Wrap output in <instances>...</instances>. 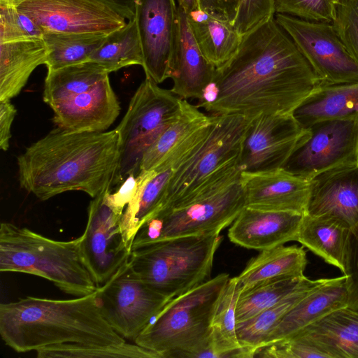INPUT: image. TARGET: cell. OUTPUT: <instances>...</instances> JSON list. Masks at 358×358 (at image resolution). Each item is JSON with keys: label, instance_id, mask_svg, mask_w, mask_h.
Instances as JSON below:
<instances>
[{"label": "cell", "instance_id": "cell-8", "mask_svg": "<svg viewBox=\"0 0 358 358\" xmlns=\"http://www.w3.org/2000/svg\"><path fill=\"white\" fill-rule=\"evenodd\" d=\"M244 207L239 179L185 199L147 220L136 234L131 250L172 238L220 234Z\"/></svg>", "mask_w": 358, "mask_h": 358}, {"label": "cell", "instance_id": "cell-36", "mask_svg": "<svg viewBox=\"0 0 358 358\" xmlns=\"http://www.w3.org/2000/svg\"><path fill=\"white\" fill-rule=\"evenodd\" d=\"M36 352L38 358H161L153 351L127 341L108 345L64 343Z\"/></svg>", "mask_w": 358, "mask_h": 358}, {"label": "cell", "instance_id": "cell-43", "mask_svg": "<svg viewBox=\"0 0 358 358\" xmlns=\"http://www.w3.org/2000/svg\"><path fill=\"white\" fill-rule=\"evenodd\" d=\"M138 183L137 176L130 175L120 185L115 192H111V190L109 192V202L116 211L123 213L124 208L136 194Z\"/></svg>", "mask_w": 358, "mask_h": 358}, {"label": "cell", "instance_id": "cell-41", "mask_svg": "<svg viewBox=\"0 0 358 358\" xmlns=\"http://www.w3.org/2000/svg\"><path fill=\"white\" fill-rule=\"evenodd\" d=\"M275 14V0H238L233 24L244 36L273 17Z\"/></svg>", "mask_w": 358, "mask_h": 358}, {"label": "cell", "instance_id": "cell-19", "mask_svg": "<svg viewBox=\"0 0 358 358\" xmlns=\"http://www.w3.org/2000/svg\"><path fill=\"white\" fill-rule=\"evenodd\" d=\"M50 107L57 127L71 131H104L120 112V103L109 78L92 90Z\"/></svg>", "mask_w": 358, "mask_h": 358}, {"label": "cell", "instance_id": "cell-20", "mask_svg": "<svg viewBox=\"0 0 358 358\" xmlns=\"http://www.w3.org/2000/svg\"><path fill=\"white\" fill-rule=\"evenodd\" d=\"M303 215L244 207L228 231L241 247L264 250L296 241Z\"/></svg>", "mask_w": 358, "mask_h": 358}, {"label": "cell", "instance_id": "cell-25", "mask_svg": "<svg viewBox=\"0 0 358 358\" xmlns=\"http://www.w3.org/2000/svg\"><path fill=\"white\" fill-rule=\"evenodd\" d=\"M358 113V82L319 84L294 110L292 115L303 129L320 121Z\"/></svg>", "mask_w": 358, "mask_h": 358}, {"label": "cell", "instance_id": "cell-38", "mask_svg": "<svg viewBox=\"0 0 358 358\" xmlns=\"http://www.w3.org/2000/svg\"><path fill=\"white\" fill-rule=\"evenodd\" d=\"M331 23L348 52L358 63V0H335Z\"/></svg>", "mask_w": 358, "mask_h": 358}, {"label": "cell", "instance_id": "cell-34", "mask_svg": "<svg viewBox=\"0 0 358 358\" xmlns=\"http://www.w3.org/2000/svg\"><path fill=\"white\" fill-rule=\"evenodd\" d=\"M87 61L96 62L108 73L131 65L143 64L141 43L135 17L109 34Z\"/></svg>", "mask_w": 358, "mask_h": 358}, {"label": "cell", "instance_id": "cell-2", "mask_svg": "<svg viewBox=\"0 0 358 358\" xmlns=\"http://www.w3.org/2000/svg\"><path fill=\"white\" fill-rule=\"evenodd\" d=\"M120 147L116 129L90 132L57 127L17 157L20 187L43 201L69 191L94 198L113 185Z\"/></svg>", "mask_w": 358, "mask_h": 358}, {"label": "cell", "instance_id": "cell-15", "mask_svg": "<svg viewBox=\"0 0 358 358\" xmlns=\"http://www.w3.org/2000/svg\"><path fill=\"white\" fill-rule=\"evenodd\" d=\"M135 20L145 77L160 84L170 78L173 69L178 24L176 0H136Z\"/></svg>", "mask_w": 358, "mask_h": 358}, {"label": "cell", "instance_id": "cell-3", "mask_svg": "<svg viewBox=\"0 0 358 358\" xmlns=\"http://www.w3.org/2000/svg\"><path fill=\"white\" fill-rule=\"evenodd\" d=\"M0 335L17 352L64 343L126 342L103 316L96 292L70 299L27 296L1 303Z\"/></svg>", "mask_w": 358, "mask_h": 358}, {"label": "cell", "instance_id": "cell-4", "mask_svg": "<svg viewBox=\"0 0 358 358\" xmlns=\"http://www.w3.org/2000/svg\"><path fill=\"white\" fill-rule=\"evenodd\" d=\"M229 279L219 274L173 298L134 342L161 358L213 357L211 324Z\"/></svg>", "mask_w": 358, "mask_h": 358}, {"label": "cell", "instance_id": "cell-33", "mask_svg": "<svg viewBox=\"0 0 358 358\" xmlns=\"http://www.w3.org/2000/svg\"><path fill=\"white\" fill-rule=\"evenodd\" d=\"M108 34L45 31L43 39L48 49V71L86 62L105 41Z\"/></svg>", "mask_w": 358, "mask_h": 358}, {"label": "cell", "instance_id": "cell-21", "mask_svg": "<svg viewBox=\"0 0 358 358\" xmlns=\"http://www.w3.org/2000/svg\"><path fill=\"white\" fill-rule=\"evenodd\" d=\"M349 300L348 275L327 278L282 317L264 346L291 337L330 313L349 306Z\"/></svg>", "mask_w": 358, "mask_h": 358}, {"label": "cell", "instance_id": "cell-9", "mask_svg": "<svg viewBox=\"0 0 358 358\" xmlns=\"http://www.w3.org/2000/svg\"><path fill=\"white\" fill-rule=\"evenodd\" d=\"M181 110V98L145 77L115 128L120 134L121 157L113 185H120L130 175L138 176L143 155Z\"/></svg>", "mask_w": 358, "mask_h": 358}, {"label": "cell", "instance_id": "cell-31", "mask_svg": "<svg viewBox=\"0 0 358 358\" xmlns=\"http://www.w3.org/2000/svg\"><path fill=\"white\" fill-rule=\"evenodd\" d=\"M109 73L99 64L86 61L48 71L43 99L49 106L87 92L109 78Z\"/></svg>", "mask_w": 358, "mask_h": 358}, {"label": "cell", "instance_id": "cell-5", "mask_svg": "<svg viewBox=\"0 0 358 358\" xmlns=\"http://www.w3.org/2000/svg\"><path fill=\"white\" fill-rule=\"evenodd\" d=\"M0 271L43 278L76 296L97 289L82 254L80 237L57 241L9 222L0 226Z\"/></svg>", "mask_w": 358, "mask_h": 358}, {"label": "cell", "instance_id": "cell-45", "mask_svg": "<svg viewBox=\"0 0 358 358\" xmlns=\"http://www.w3.org/2000/svg\"><path fill=\"white\" fill-rule=\"evenodd\" d=\"M17 110L10 100L0 101V148L8 150L11 137V126Z\"/></svg>", "mask_w": 358, "mask_h": 358}, {"label": "cell", "instance_id": "cell-6", "mask_svg": "<svg viewBox=\"0 0 358 358\" xmlns=\"http://www.w3.org/2000/svg\"><path fill=\"white\" fill-rule=\"evenodd\" d=\"M254 118L213 115L206 138L171 176L159 211L239 179L243 143Z\"/></svg>", "mask_w": 358, "mask_h": 358}, {"label": "cell", "instance_id": "cell-7", "mask_svg": "<svg viewBox=\"0 0 358 358\" xmlns=\"http://www.w3.org/2000/svg\"><path fill=\"white\" fill-rule=\"evenodd\" d=\"M220 234L163 240L131 251L136 275L158 292L175 298L210 279Z\"/></svg>", "mask_w": 358, "mask_h": 358}, {"label": "cell", "instance_id": "cell-18", "mask_svg": "<svg viewBox=\"0 0 358 358\" xmlns=\"http://www.w3.org/2000/svg\"><path fill=\"white\" fill-rule=\"evenodd\" d=\"M306 214L330 217L358 229V163L324 171L310 180Z\"/></svg>", "mask_w": 358, "mask_h": 358}, {"label": "cell", "instance_id": "cell-28", "mask_svg": "<svg viewBox=\"0 0 358 358\" xmlns=\"http://www.w3.org/2000/svg\"><path fill=\"white\" fill-rule=\"evenodd\" d=\"M307 264L303 246L282 245L261 250L236 278L243 291L268 279L303 276Z\"/></svg>", "mask_w": 358, "mask_h": 358}, {"label": "cell", "instance_id": "cell-37", "mask_svg": "<svg viewBox=\"0 0 358 358\" xmlns=\"http://www.w3.org/2000/svg\"><path fill=\"white\" fill-rule=\"evenodd\" d=\"M43 30L9 0H0V42L43 38Z\"/></svg>", "mask_w": 358, "mask_h": 358}, {"label": "cell", "instance_id": "cell-24", "mask_svg": "<svg viewBox=\"0 0 358 358\" xmlns=\"http://www.w3.org/2000/svg\"><path fill=\"white\" fill-rule=\"evenodd\" d=\"M47 57L43 38L0 42V101L18 95L33 71L45 64Z\"/></svg>", "mask_w": 358, "mask_h": 358}, {"label": "cell", "instance_id": "cell-47", "mask_svg": "<svg viewBox=\"0 0 358 358\" xmlns=\"http://www.w3.org/2000/svg\"><path fill=\"white\" fill-rule=\"evenodd\" d=\"M178 6L185 10L187 13L199 8V0H176Z\"/></svg>", "mask_w": 358, "mask_h": 358}, {"label": "cell", "instance_id": "cell-40", "mask_svg": "<svg viewBox=\"0 0 358 358\" xmlns=\"http://www.w3.org/2000/svg\"><path fill=\"white\" fill-rule=\"evenodd\" d=\"M335 0H275V14L313 22H331Z\"/></svg>", "mask_w": 358, "mask_h": 358}, {"label": "cell", "instance_id": "cell-44", "mask_svg": "<svg viewBox=\"0 0 358 358\" xmlns=\"http://www.w3.org/2000/svg\"><path fill=\"white\" fill-rule=\"evenodd\" d=\"M238 0H199V8L211 15L234 22Z\"/></svg>", "mask_w": 358, "mask_h": 358}, {"label": "cell", "instance_id": "cell-16", "mask_svg": "<svg viewBox=\"0 0 358 358\" xmlns=\"http://www.w3.org/2000/svg\"><path fill=\"white\" fill-rule=\"evenodd\" d=\"M307 133L292 114L255 117L243 143L242 171H262L283 168Z\"/></svg>", "mask_w": 358, "mask_h": 358}, {"label": "cell", "instance_id": "cell-42", "mask_svg": "<svg viewBox=\"0 0 358 358\" xmlns=\"http://www.w3.org/2000/svg\"><path fill=\"white\" fill-rule=\"evenodd\" d=\"M347 275L350 293L349 306L358 309V229L352 235Z\"/></svg>", "mask_w": 358, "mask_h": 358}, {"label": "cell", "instance_id": "cell-13", "mask_svg": "<svg viewBox=\"0 0 358 358\" xmlns=\"http://www.w3.org/2000/svg\"><path fill=\"white\" fill-rule=\"evenodd\" d=\"M43 31L109 34L126 25L127 18L101 0H9Z\"/></svg>", "mask_w": 358, "mask_h": 358}, {"label": "cell", "instance_id": "cell-30", "mask_svg": "<svg viewBox=\"0 0 358 358\" xmlns=\"http://www.w3.org/2000/svg\"><path fill=\"white\" fill-rule=\"evenodd\" d=\"M326 279L314 280L254 317L237 322L236 334L241 347L250 351L254 357L256 351L266 345L270 334L282 317L309 292Z\"/></svg>", "mask_w": 358, "mask_h": 358}, {"label": "cell", "instance_id": "cell-23", "mask_svg": "<svg viewBox=\"0 0 358 358\" xmlns=\"http://www.w3.org/2000/svg\"><path fill=\"white\" fill-rule=\"evenodd\" d=\"M352 231L330 217L303 215L296 241L347 275Z\"/></svg>", "mask_w": 358, "mask_h": 358}, {"label": "cell", "instance_id": "cell-1", "mask_svg": "<svg viewBox=\"0 0 358 358\" xmlns=\"http://www.w3.org/2000/svg\"><path fill=\"white\" fill-rule=\"evenodd\" d=\"M319 84L273 17L243 36L234 55L216 69L197 106L212 115L292 114Z\"/></svg>", "mask_w": 358, "mask_h": 358}, {"label": "cell", "instance_id": "cell-29", "mask_svg": "<svg viewBox=\"0 0 358 358\" xmlns=\"http://www.w3.org/2000/svg\"><path fill=\"white\" fill-rule=\"evenodd\" d=\"M242 289L236 277L229 278L219 299L211 324L210 349L213 358H251L236 334V309Z\"/></svg>", "mask_w": 358, "mask_h": 358}, {"label": "cell", "instance_id": "cell-46", "mask_svg": "<svg viewBox=\"0 0 358 358\" xmlns=\"http://www.w3.org/2000/svg\"><path fill=\"white\" fill-rule=\"evenodd\" d=\"M120 11L128 20L135 17L136 0H101Z\"/></svg>", "mask_w": 358, "mask_h": 358}, {"label": "cell", "instance_id": "cell-26", "mask_svg": "<svg viewBox=\"0 0 358 358\" xmlns=\"http://www.w3.org/2000/svg\"><path fill=\"white\" fill-rule=\"evenodd\" d=\"M297 334L320 345L331 358H358L357 308L336 310Z\"/></svg>", "mask_w": 358, "mask_h": 358}, {"label": "cell", "instance_id": "cell-14", "mask_svg": "<svg viewBox=\"0 0 358 358\" xmlns=\"http://www.w3.org/2000/svg\"><path fill=\"white\" fill-rule=\"evenodd\" d=\"M110 191L105 190L90 201L86 227L80 236L82 254L97 287L106 282L131 253L121 230L122 214L110 203Z\"/></svg>", "mask_w": 358, "mask_h": 358}, {"label": "cell", "instance_id": "cell-39", "mask_svg": "<svg viewBox=\"0 0 358 358\" xmlns=\"http://www.w3.org/2000/svg\"><path fill=\"white\" fill-rule=\"evenodd\" d=\"M254 357L331 358L320 345L300 334L258 349Z\"/></svg>", "mask_w": 358, "mask_h": 358}, {"label": "cell", "instance_id": "cell-17", "mask_svg": "<svg viewBox=\"0 0 358 358\" xmlns=\"http://www.w3.org/2000/svg\"><path fill=\"white\" fill-rule=\"evenodd\" d=\"M245 207L270 211L306 213L310 195L309 180L283 168L262 171H241Z\"/></svg>", "mask_w": 358, "mask_h": 358}, {"label": "cell", "instance_id": "cell-11", "mask_svg": "<svg viewBox=\"0 0 358 358\" xmlns=\"http://www.w3.org/2000/svg\"><path fill=\"white\" fill-rule=\"evenodd\" d=\"M358 163V113L313 124L283 169L310 180L337 167Z\"/></svg>", "mask_w": 358, "mask_h": 358}, {"label": "cell", "instance_id": "cell-35", "mask_svg": "<svg viewBox=\"0 0 358 358\" xmlns=\"http://www.w3.org/2000/svg\"><path fill=\"white\" fill-rule=\"evenodd\" d=\"M313 280L305 275L275 278L241 291L236 309V322L254 317Z\"/></svg>", "mask_w": 358, "mask_h": 358}, {"label": "cell", "instance_id": "cell-10", "mask_svg": "<svg viewBox=\"0 0 358 358\" xmlns=\"http://www.w3.org/2000/svg\"><path fill=\"white\" fill-rule=\"evenodd\" d=\"M95 292L104 318L121 336L133 341L172 299L141 280L129 259Z\"/></svg>", "mask_w": 358, "mask_h": 358}, {"label": "cell", "instance_id": "cell-32", "mask_svg": "<svg viewBox=\"0 0 358 358\" xmlns=\"http://www.w3.org/2000/svg\"><path fill=\"white\" fill-rule=\"evenodd\" d=\"M213 115L204 114L199 108L182 99V110L147 150L140 164V172L155 169L174 148L199 128L209 123Z\"/></svg>", "mask_w": 358, "mask_h": 358}, {"label": "cell", "instance_id": "cell-22", "mask_svg": "<svg viewBox=\"0 0 358 358\" xmlns=\"http://www.w3.org/2000/svg\"><path fill=\"white\" fill-rule=\"evenodd\" d=\"M178 24L171 91L178 97L199 100L213 80L216 68L203 56L190 29L187 13L178 6Z\"/></svg>", "mask_w": 358, "mask_h": 358}, {"label": "cell", "instance_id": "cell-27", "mask_svg": "<svg viewBox=\"0 0 358 358\" xmlns=\"http://www.w3.org/2000/svg\"><path fill=\"white\" fill-rule=\"evenodd\" d=\"M194 40L205 58L216 69L236 52L243 36L233 23L198 8L187 13Z\"/></svg>", "mask_w": 358, "mask_h": 358}, {"label": "cell", "instance_id": "cell-12", "mask_svg": "<svg viewBox=\"0 0 358 358\" xmlns=\"http://www.w3.org/2000/svg\"><path fill=\"white\" fill-rule=\"evenodd\" d=\"M278 24L294 42L320 84L358 82V63L348 52L331 22H313L275 14Z\"/></svg>", "mask_w": 358, "mask_h": 358}]
</instances>
